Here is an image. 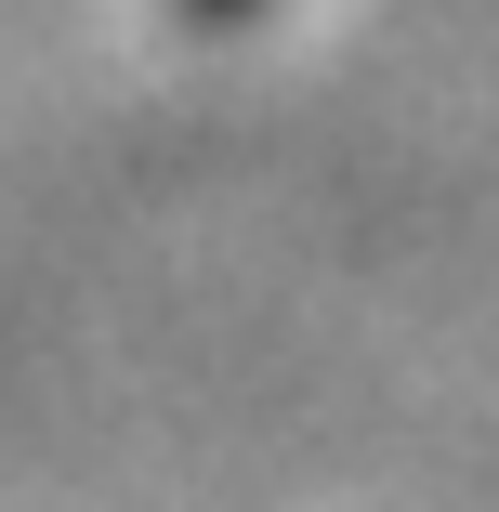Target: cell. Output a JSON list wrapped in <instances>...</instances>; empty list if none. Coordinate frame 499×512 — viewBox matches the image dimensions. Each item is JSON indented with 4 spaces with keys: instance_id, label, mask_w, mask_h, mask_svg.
Instances as JSON below:
<instances>
[{
    "instance_id": "cell-1",
    "label": "cell",
    "mask_w": 499,
    "mask_h": 512,
    "mask_svg": "<svg viewBox=\"0 0 499 512\" xmlns=\"http://www.w3.org/2000/svg\"><path fill=\"white\" fill-rule=\"evenodd\" d=\"M184 14H250V0H184Z\"/></svg>"
}]
</instances>
